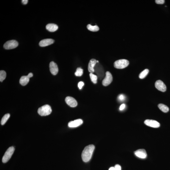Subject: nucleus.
Instances as JSON below:
<instances>
[{
    "instance_id": "4be33fe9",
    "label": "nucleus",
    "mask_w": 170,
    "mask_h": 170,
    "mask_svg": "<svg viewBox=\"0 0 170 170\" xmlns=\"http://www.w3.org/2000/svg\"><path fill=\"white\" fill-rule=\"evenodd\" d=\"M90 76L92 82L94 84H96L97 83V76L91 73H90Z\"/></svg>"
},
{
    "instance_id": "9b49d317",
    "label": "nucleus",
    "mask_w": 170,
    "mask_h": 170,
    "mask_svg": "<svg viewBox=\"0 0 170 170\" xmlns=\"http://www.w3.org/2000/svg\"><path fill=\"white\" fill-rule=\"evenodd\" d=\"M50 71L51 73L53 75H55L57 74L58 72V68L57 65L54 62H51L50 64Z\"/></svg>"
},
{
    "instance_id": "0eeeda50",
    "label": "nucleus",
    "mask_w": 170,
    "mask_h": 170,
    "mask_svg": "<svg viewBox=\"0 0 170 170\" xmlns=\"http://www.w3.org/2000/svg\"><path fill=\"white\" fill-rule=\"evenodd\" d=\"M66 104L71 107H75L78 105V103L76 100L73 97H66L65 99Z\"/></svg>"
},
{
    "instance_id": "2eb2a0df",
    "label": "nucleus",
    "mask_w": 170,
    "mask_h": 170,
    "mask_svg": "<svg viewBox=\"0 0 170 170\" xmlns=\"http://www.w3.org/2000/svg\"><path fill=\"white\" fill-rule=\"evenodd\" d=\"M46 29L51 32H54L58 29V26L55 24L50 23L48 24L46 27Z\"/></svg>"
},
{
    "instance_id": "39448f33",
    "label": "nucleus",
    "mask_w": 170,
    "mask_h": 170,
    "mask_svg": "<svg viewBox=\"0 0 170 170\" xmlns=\"http://www.w3.org/2000/svg\"><path fill=\"white\" fill-rule=\"evenodd\" d=\"M18 43L16 40H12L7 41L3 45V47L6 50L13 49L18 46Z\"/></svg>"
},
{
    "instance_id": "c85d7f7f",
    "label": "nucleus",
    "mask_w": 170,
    "mask_h": 170,
    "mask_svg": "<svg viewBox=\"0 0 170 170\" xmlns=\"http://www.w3.org/2000/svg\"><path fill=\"white\" fill-rule=\"evenodd\" d=\"M28 0H22V3L24 4H26L28 3Z\"/></svg>"
},
{
    "instance_id": "f03ea898",
    "label": "nucleus",
    "mask_w": 170,
    "mask_h": 170,
    "mask_svg": "<svg viewBox=\"0 0 170 170\" xmlns=\"http://www.w3.org/2000/svg\"><path fill=\"white\" fill-rule=\"evenodd\" d=\"M52 112V109L50 106L46 105L39 108L38 111V113L41 116H47Z\"/></svg>"
},
{
    "instance_id": "1a4fd4ad",
    "label": "nucleus",
    "mask_w": 170,
    "mask_h": 170,
    "mask_svg": "<svg viewBox=\"0 0 170 170\" xmlns=\"http://www.w3.org/2000/svg\"><path fill=\"white\" fill-rule=\"evenodd\" d=\"M155 87L159 91L165 92L166 90V87L163 82L161 80L157 81L155 83Z\"/></svg>"
},
{
    "instance_id": "20e7f679",
    "label": "nucleus",
    "mask_w": 170,
    "mask_h": 170,
    "mask_svg": "<svg viewBox=\"0 0 170 170\" xmlns=\"http://www.w3.org/2000/svg\"><path fill=\"white\" fill-rule=\"evenodd\" d=\"M129 64V61L128 60L126 59H120L115 61L114 65L116 68L122 69L127 67Z\"/></svg>"
},
{
    "instance_id": "c756f323",
    "label": "nucleus",
    "mask_w": 170,
    "mask_h": 170,
    "mask_svg": "<svg viewBox=\"0 0 170 170\" xmlns=\"http://www.w3.org/2000/svg\"><path fill=\"white\" fill-rule=\"evenodd\" d=\"M27 76H28L29 77V78H30L31 77H32L33 76V74L32 73H30L28 74V75Z\"/></svg>"
},
{
    "instance_id": "f8f14e48",
    "label": "nucleus",
    "mask_w": 170,
    "mask_h": 170,
    "mask_svg": "<svg viewBox=\"0 0 170 170\" xmlns=\"http://www.w3.org/2000/svg\"><path fill=\"white\" fill-rule=\"evenodd\" d=\"M83 123V121L81 119H76L71 121L68 123V126L70 128H75L81 125Z\"/></svg>"
},
{
    "instance_id": "4468645a",
    "label": "nucleus",
    "mask_w": 170,
    "mask_h": 170,
    "mask_svg": "<svg viewBox=\"0 0 170 170\" xmlns=\"http://www.w3.org/2000/svg\"><path fill=\"white\" fill-rule=\"evenodd\" d=\"M97 63V60L95 59H92L89 62L88 66V70L89 72L92 73L94 72L95 70L94 69L95 65Z\"/></svg>"
},
{
    "instance_id": "6ab92c4d",
    "label": "nucleus",
    "mask_w": 170,
    "mask_h": 170,
    "mask_svg": "<svg viewBox=\"0 0 170 170\" xmlns=\"http://www.w3.org/2000/svg\"><path fill=\"white\" fill-rule=\"evenodd\" d=\"M10 115L9 113H7L4 115V116L2 117L1 120V124L2 125H3L5 124L7 121L9 119V117H10Z\"/></svg>"
},
{
    "instance_id": "f3484780",
    "label": "nucleus",
    "mask_w": 170,
    "mask_h": 170,
    "mask_svg": "<svg viewBox=\"0 0 170 170\" xmlns=\"http://www.w3.org/2000/svg\"><path fill=\"white\" fill-rule=\"evenodd\" d=\"M158 106L159 109L164 113H167L168 112L169 110L168 107L164 104H159L158 105Z\"/></svg>"
},
{
    "instance_id": "bb28decb",
    "label": "nucleus",
    "mask_w": 170,
    "mask_h": 170,
    "mask_svg": "<svg viewBox=\"0 0 170 170\" xmlns=\"http://www.w3.org/2000/svg\"><path fill=\"white\" fill-rule=\"evenodd\" d=\"M115 170H121V166L118 165H116L114 166Z\"/></svg>"
},
{
    "instance_id": "aec40b11",
    "label": "nucleus",
    "mask_w": 170,
    "mask_h": 170,
    "mask_svg": "<svg viewBox=\"0 0 170 170\" xmlns=\"http://www.w3.org/2000/svg\"><path fill=\"white\" fill-rule=\"evenodd\" d=\"M149 72V70L148 69H145L140 73L139 75V77L141 79H143L147 75Z\"/></svg>"
},
{
    "instance_id": "a878e982",
    "label": "nucleus",
    "mask_w": 170,
    "mask_h": 170,
    "mask_svg": "<svg viewBox=\"0 0 170 170\" xmlns=\"http://www.w3.org/2000/svg\"><path fill=\"white\" fill-rule=\"evenodd\" d=\"M84 85V82H83L82 81L80 82H79L78 83V87L79 88V89H81L82 88Z\"/></svg>"
},
{
    "instance_id": "a211bd4d",
    "label": "nucleus",
    "mask_w": 170,
    "mask_h": 170,
    "mask_svg": "<svg viewBox=\"0 0 170 170\" xmlns=\"http://www.w3.org/2000/svg\"><path fill=\"white\" fill-rule=\"evenodd\" d=\"M87 28L89 30L92 32H97L99 30V28L97 25L92 26L91 24H88L87 26Z\"/></svg>"
},
{
    "instance_id": "cd10ccee",
    "label": "nucleus",
    "mask_w": 170,
    "mask_h": 170,
    "mask_svg": "<svg viewBox=\"0 0 170 170\" xmlns=\"http://www.w3.org/2000/svg\"><path fill=\"white\" fill-rule=\"evenodd\" d=\"M125 105L124 104H123L122 105L120 106V107L119 108V109L120 110L122 111L124 109V108H125Z\"/></svg>"
},
{
    "instance_id": "ddd939ff",
    "label": "nucleus",
    "mask_w": 170,
    "mask_h": 170,
    "mask_svg": "<svg viewBox=\"0 0 170 170\" xmlns=\"http://www.w3.org/2000/svg\"><path fill=\"white\" fill-rule=\"evenodd\" d=\"M54 40L53 39H48L42 40L39 43V45L41 47H46L54 43Z\"/></svg>"
},
{
    "instance_id": "7c9ffc66",
    "label": "nucleus",
    "mask_w": 170,
    "mask_h": 170,
    "mask_svg": "<svg viewBox=\"0 0 170 170\" xmlns=\"http://www.w3.org/2000/svg\"><path fill=\"white\" fill-rule=\"evenodd\" d=\"M109 170H115L114 167H111L109 169Z\"/></svg>"
},
{
    "instance_id": "dca6fc26",
    "label": "nucleus",
    "mask_w": 170,
    "mask_h": 170,
    "mask_svg": "<svg viewBox=\"0 0 170 170\" xmlns=\"http://www.w3.org/2000/svg\"><path fill=\"white\" fill-rule=\"evenodd\" d=\"M29 79L30 78L28 76H22L20 78V83L23 86H25L29 82Z\"/></svg>"
},
{
    "instance_id": "423d86ee",
    "label": "nucleus",
    "mask_w": 170,
    "mask_h": 170,
    "mask_svg": "<svg viewBox=\"0 0 170 170\" xmlns=\"http://www.w3.org/2000/svg\"><path fill=\"white\" fill-rule=\"evenodd\" d=\"M113 79V76L109 72H106L105 78L102 82V84L104 86H107L111 83Z\"/></svg>"
},
{
    "instance_id": "393cba45",
    "label": "nucleus",
    "mask_w": 170,
    "mask_h": 170,
    "mask_svg": "<svg viewBox=\"0 0 170 170\" xmlns=\"http://www.w3.org/2000/svg\"><path fill=\"white\" fill-rule=\"evenodd\" d=\"M156 3L158 4H163L165 2L164 0H155Z\"/></svg>"
},
{
    "instance_id": "6e6552de",
    "label": "nucleus",
    "mask_w": 170,
    "mask_h": 170,
    "mask_svg": "<svg viewBox=\"0 0 170 170\" xmlns=\"http://www.w3.org/2000/svg\"><path fill=\"white\" fill-rule=\"evenodd\" d=\"M144 123L148 126L154 128H159L160 126V123L159 122L153 120H146L144 121Z\"/></svg>"
},
{
    "instance_id": "2f4dec72",
    "label": "nucleus",
    "mask_w": 170,
    "mask_h": 170,
    "mask_svg": "<svg viewBox=\"0 0 170 170\" xmlns=\"http://www.w3.org/2000/svg\"><path fill=\"white\" fill-rule=\"evenodd\" d=\"M97 62H99V61H98V60H97Z\"/></svg>"
},
{
    "instance_id": "412c9836",
    "label": "nucleus",
    "mask_w": 170,
    "mask_h": 170,
    "mask_svg": "<svg viewBox=\"0 0 170 170\" xmlns=\"http://www.w3.org/2000/svg\"><path fill=\"white\" fill-rule=\"evenodd\" d=\"M6 74L5 71L1 70L0 71V81L2 82L4 80L6 77Z\"/></svg>"
},
{
    "instance_id": "b1692460",
    "label": "nucleus",
    "mask_w": 170,
    "mask_h": 170,
    "mask_svg": "<svg viewBox=\"0 0 170 170\" xmlns=\"http://www.w3.org/2000/svg\"><path fill=\"white\" fill-rule=\"evenodd\" d=\"M118 99L120 101L122 102L125 99V97L124 95H120L118 97Z\"/></svg>"
},
{
    "instance_id": "7ed1b4c3",
    "label": "nucleus",
    "mask_w": 170,
    "mask_h": 170,
    "mask_svg": "<svg viewBox=\"0 0 170 170\" xmlns=\"http://www.w3.org/2000/svg\"><path fill=\"white\" fill-rule=\"evenodd\" d=\"M15 148L14 147H9L8 149L2 158V161L3 163L8 162L11 157L13 153H14Z\"/></svg>"
},
{
    "instance_id": "f257e3e1",
    "label": "nucleus",
    "mask_w": 170,
    "mask_h": 170,
    "mask_svg": "<svg viewBox=\"0 0 170 170\" xmlns=\"http://www.w3.org/2000/svg\"><path fill=\"white\" fill-rule=\"evenodd\" d=\"M95 148V146L93 145H89L84 148L81 156L84 162H87L91 160Z\"/></svg>"
},
{
    "instance_id": "5701e85b",
    "label": "nucleus",
    "mask_w": 170,
    "mask_h": 170,
    "mask_svg": "<svg viewBox=\"0 0 170 170\" xmlns=\"http://www.w3.org/2000/svg\"><path fill=\"white\" fill-rule=\"evenodd\" d=\"M83 74V70L80 67L77 69L75 73V75L77 76H81Z\"/></svg>"
},
{
    "instance_id": "9d476101",
    "label": "nucleus",
    "mask_w": 170,
    "mask_h": 170,
    "mask_svg": "<svg viewBox=\"0 0 170 170\" xmlns=\"http://www.w3.org/2000/svg\"><path fill=\"white\" fill-rule=\"evenodd\" d=\"M134 153L136 156L141 159H145L147 157V152L144 149L138 150L134 152Z\"/></svg>"
}]
</instances>
